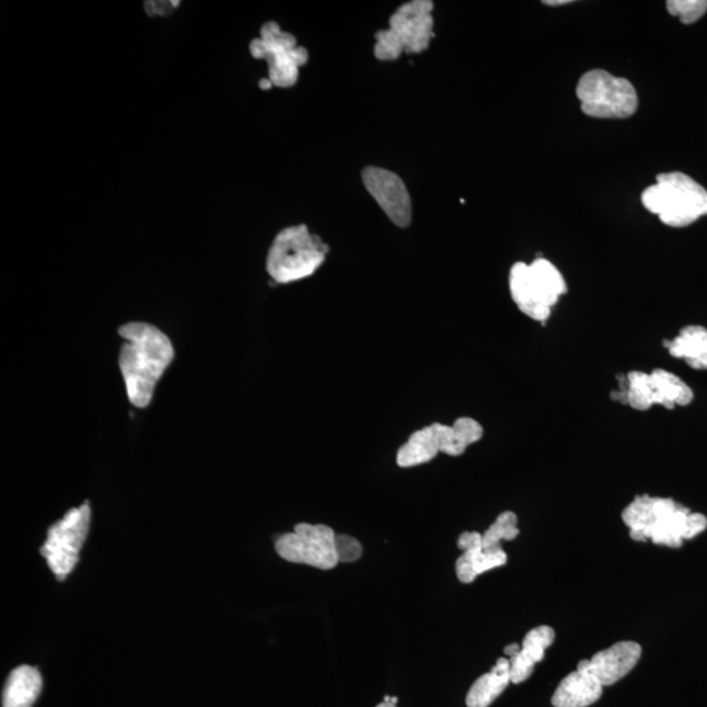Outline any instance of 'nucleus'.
Wrapping results in <instances>:
<instances>
[{
  "label": "nucleus",
  "mask_w": 707,
  "mask_h": 707,
  "mask_svg": "<svg viewBox=\"0 0 707 707\" xmlns=\"http://www.w3.org/2000/svg\"><path fill=\"white\" fill-rule=\"evenodd\" d=\"M118 334L125 341L118 364L127 399L135 408H147L156 385L175 359V347L167 334L147 323H127Z\"/></svg>",
  "instance_id": "obj_1"
},
{
  "label": "nucleus",
  "mask_w": 707,
  "mask_h": 707,
  "mask_svg": "<svg viewBox=\"0 0 707 707\" xmlns=\"http://www.w3.org/2000/svg\"><path fill=\"white\" fill-rule=\"evenodd\" d=\"M690 511L671 498L638 495L622 512V520L635 541H653L656 545L680 548L692 539L689 529Z\"/></svg>",
  "instance_id": "obj_2"
},
{
  "label": "nucleus",
  "mask_w": 707,
  "mask_h": 707,
  "mask_svg": "<svg viewBox=\"0 0 707 707\" xmlns=\"http://www.w3.org/2000/svg\"><path fill=\"white\" fill-rule=\"evenodd\" d=\"M642 203L666 226L687 227L707 214L704 186L681 172L662 173L642 194Z\"/></svg>",
  "instance_id": "obj_3"
},
{
  "label": "nucleus",
  "mask_w": 707,
  "mask_h": 707,
  "mask_svg": "<svg viewBox=\"0 0 707 707\" xmlns=\"http://www.w3.org/2000/svg\"><path fill=\"white\" fill-rule=\"evenodd\" d=\"M328 252V245L304 224L285 228L269 249L266 270L281 285L302 281L321 268Z\"/></svg>",
  "instance_id": "obj_4"
},
{
  "label": "nucleus",
  "mask_w": 707,
  "mask_h": 707,
  "mask_svg": "<svg viewBox=\"0 0 707 707\" xmlns=\"http://www.w3.org/2000/svg\"><path fill=\"white\" fill-rule=\"evenodd\" d=\"M577 96L582 112L594 118L624 120L632 117L638 108L633 84L604 70L584 74L578 83Z\"/></svg>",
  "instance_id": "obj_5"
},
{
  "label": "nucleus",
  "mask_w": 707,
  "mask_h": 707,
  "mask_svg": "<svg viewBox=\"0 0 707 707\" xmlns=\"http://www.w3.org/2000/svg\"><path fill=\"white\" fill-rule=\"evenodd\" d=\"M91 522L90 503L71 508L48 531V539L40 549L57 581L63 582L79 561L80 549L87 539Z\"/></svg>",
  "instance_id": "obj_6"
},
{
  "label": "nucleus",
  "mask_w": 707,
  "mask_h": 707,
  "mask_svg": "<svg viewBox=\"0 0 707 707\" xmlns=\"http://www.w3.org/2000/svg\"><path fill=\"white\" fill-rule=\"evenodd\" d=\"M249 48L254 58L268 62L269 80L275 87L294 86L300 67L308 62L307 50L296 45V38L283 32L274 21L261 28V37L253 40Z\"/></svg>",
  "instance_id": "obj_7"
},
{
  "label": "nucleus",
  "mask_w": 707,
  "mask_h": 707,
  "mask_svg": "<svg viewBox=\"0 0 707 707\" xmlns=\"http://www.w3.org/2000/svg\"><path fill=\"white\" fill-rule=\"evenodd\" d=\"M508 286L518 308L529 303H543L553 308L567 292L565 278L546 258H536L532 264L516 262L510 270Z\"/></svg>",
  "instance_id": "obj_8"
},
{
  "label": "nucleus",
  "mask_w": 707,
  "mask_h": 707,
  "mask_svg": "<svg viewBox=\"0 0 707 707\" xmlns=\"http://www.w3.org/2000/svg\"><path fill=\"white\" fill-rule=\"evenodd\" d=\"M336 536L324 524L300 523L294 531L279 537L275 550L283 560L330 570L338 565Z\"/></svg>",
  "instance_id": "obj_9"
},
{
  "label": "nucleus",
  "mask_w": 707,
  "mask_h": 707,
  "mask_svg": "<svg viewBox=\"0 0 707 707\" xmlns=\"http://www.w3.org/2000/svg\"><path fill=\"white\" fill-rule=\"evenodd\" d=\"M434 3L430 0H413L391 16L385 29L404 53L418 54L429 48L434 38Z\"/></svg>",
  "instance_id": "obj_10"
},
{
  "label": "nucleus",
  "mask_w": 707,
  "mask_h": 707,
  "mask_svg": "<svg viewBox=\"0 0 707 707\" xmlns=\"http://www.w3.org/2000/svg\"><path fill=\"white\" fill-rule=\"evenodd\" d=\"M362 180L391 222L400 228L408 227L412 222V200L401 177L384 168L367 167Z\"/></svg>",
  "instance_id": "obj_11"
},
{
  "label": "nucleus",
  "mask_w": 707,
  "mask_h": 707,
  "mask_svg": "<svg viewBox=\"0 0 707 707\" xmlns=\"http://www.w3.org/2000/svg\"><path fill=\"white\" fill-rule=\"evenodd\" d=\"M641 655L642 649L637 642L621 641L591 659L582 660L578 668L591 673L603 687H611L634 670Z\"/></svg>",
  "instance_id": "obj_12"
},
{
  "label": "nucleus",
  "mask_w": 707,
  "mask_h": 707,
  "mask_svg": "<svg viewBox=\"0 0 707 707\" xmlns=\"http://www.w3.org/2000/svg\"><path fill=\"white\" fill-rule=\"evenodd\" d=\"M457 545L464 552L456 561V574L461 583H473L478 575L506 565L507 554L502 546L485 549L481 533L464 532Z\"/></svg>",
  "instance_id": "obj_13"
},
{
  "label": "nucleus",
  "mask_w": 707,
  "mask_h": 707,
  "mask_svg": "<svg viewBox=\"0 0 707 707\" xmlns=\"http://www.w3.org/2000/svg\"><path fill=\"white\" fill-rule=\"evenodd\" d=\"M556 633L550 626L532 629L523 639L518 653L508 659L512 684H522L531 677L536 664L544 659L546 649L552 646Z\"/></svg>",
  "instance_id": "obj_14"
},
{
  "label": "nucleus",
  "mask_w": 707,
  "mask_h": 707,
  "mask_svg": "<svg viewBox=\"0 0 707 707\" xmlns=\"http://www.w3.org/2000/svg\"><path fill=\"white\" fill-rule=\"evenodd\" d=\"M603 685L591 673L571 672L558 685L552 697L554 707H588L600 700Z\"/></svg>",
  "instance_id": "obj_15"
},
{
  "label": "nucleus",
  "mask_w": 707,
  "mask_h": 707,
  "mask_svg": "<svg viewBox=\"0 0 707 707\" xmlns=\"http://www.w3.org/2000/svg\"><path fill=\"white\" fill-rule=\"evenodd\" d=\"M42 689V677L36 668L20 666L10 673L4 685L3 707H32Z\"/></svg>",
  "instance_id": "obj_16"
},
{
  "label": "nucleus",
  "mask_w": 707,
  "mask_h": 707,
  "mask_svg": "<svg viewBox=\"0 0 707 707\" xmlns=\"http://www.w3.org/2000/svg\"><path fill=\"white\" fill-rule=\"evenodd\" d=\"M510 683V662L506 658H499L490 672L474 681L467 694V706L489 707Z\"/></svg>",
  "instance_id": "obj_17"
},
{
  "label": "nucleus",
  "mask_w": 707,
  "mask_h": 707,
  "mask_svg": "<svg viewBox=\"0 0 707 707\" xmlns=\"http://www.w3.org/2000/svg\"><path fill=\"white\" fill-rule=\"evenodd\" d=\"M440 454L433 425L414 431L397 451L396 461L401 468H413L430 463Z\"/></svg>",
  "instance_id": "obj_18"
},
{
  "label": "nucleus",
  "mask_w": 707,
  "mask_h": 707,
  "mask_svg": "<svg viewBox=\"0 0 707 707\" xmlns=\"http://www.w3.org/2000/svg\"><path fill=\"white\" fill-rule=\"evenodd\" d=\"M654 381V405L673 409L675 406H688L694 400L693 389L672 372L656 368L651 372Z\"/></svg>",
  "instance_id": "obj_19"
},
{
  "label": "nucleus",
  "mask_w": 707,
  "mask_h": 707,
  "mask_svg": "<svg viewBox=\"0 0 707 707\" xmlns=\"http://www.w3.org/2000/svg\"><path fill=\"white\" fill-rule=\"evenodd\" d=\"M668 353L685 362L704 357L707 354V329L701 325H688L681 329L679 336L668 344Z\"/></svg>",
  "instance_id": "obj_20"
},
{
  "label": "nucleus",
  "mask_w": 707,
  "mask_h": 707,
  "mask_svg": "<svg viewBox=\"0 0 707 707\" xmlns=\"http://www.w3.org/2000/svg\"><path fill=\"white\" fill-rule=\"evenodd\" d=\"M518 516L515 512L506 511L498 516L497 520L482 533V544L484 548H494L501 546V541H512L519 536Z\"/></svg>",
  "instance_id": "obj_21"
},
{
  "label": "nucleus",
  "mask_w": 707,
  "mask_h": 707,
  "mask_svg": "<svg viewBox=\"0 0 707 707\" xmlns=\"http://www.w3.org/2000/svg\"><path fill=\"white\" fill-rule=\"evenodd\" d=\"M667 11L679 18L683 24H693L706 14V0H671L667 2Z\"/></svg>",
  "instance_id": "obj_22"
},
{
  "label": "nucleus",
  "mask_w": 707,
  "mask_h": 707,
  "mask_svg": "<svg viewBox=\"0 0 707 707\" xmlns=\"http://www.w3.org/2000/svg\"><path fill=\"white\" fill-rule=\"evenodd\" d=\"M433 429L438 442L440 454L448 456H461L468 450L460 439L455 434L452 425H444V423H433Z\"/></svg>",
  "instance_id": "obj_23"
},
{
  "label": "nucleus",
  "mask_w": 707,
  "mask_h": 707,
  "mask_svg": "<svg viewBox=\"0 0 707 707\" xmlns=\"http://www.w3.org/2000/svg\"><path fill=\"white\" fill-rule=\"evenodd\" d=\"M452 427H454L457 438L467 447L473 446V444L480 442L484 438V427L477 419L460 417L452 423Z\"/></svg>",
  "instance_id": "obj_24"
},
{
  "label": "nucleus",
  "mask_w": 707,
  "mask_h": 707,
  "mask_svg": "<svg viewBox=\"0 0 707 707\" xmlns=\"http://www.w3.org/2000/svg\"><path fill=\"white\" fill-rule=\"evenodd\" d=\"M336 552L338 563H351L362 557L363 548L355 537L349 535L336 536Z\"/></svg>",
  "instance_id": "obj_25"
},
{
  "label": "nucleus",
  "mask_w": 707,
  "mask_h": 707,
  "mask_svg": "<svg viewBox=\"0 0 707 707\" xmlns=\"http://www.w3.org/2000/svg\"><path fill=\"white\" fill-rule=\"evenodd\" d=\"M626 404L638 410V412H646L653 408V391H641V389L628 388L626 391Z\"/></svg>",
  "instance_id": "obj_26"
},
{
  "label": "nucleus",
  "mask_w": 707,
  "mask_h": 707,
  "mask_svg": "<svg viewBox=\"0 0 707 707\" xmlns=\"http://www.w3.org/2000/svg\"><path fill=\"white\" fill-rule=\"evenodd\" d=\"M519 311L537 323H545L552 316V307L543 303H529L527 306L519 308Z\"/></svg>",
  "instance_id": "obj_27"
},
{
  "label": "nucleus",
  "mask_w": 707,
  "mask_h": 707,
  "mask_svg": "<svg viewBox=\"0 0 707 707\" xmlns=\"http://www.w3.org/2000/svg\"><path fill=\"white\" fill-rule=\"evenodd\" d=\"M628 388L641 389V391H653L654 381L653 376L643 371H632L626 376Z\"/></svg>",
  "instance_id": "obj_28"
},
{
  "label": "nucleus",
  "mask_w": 707,
  "mask_h": 707,
  "mask_svg": "<svg viewBox=\"0 0 707 707\" xmlns=\"http://www.w3.org/2000/svg\"><path fill=\"white\" fill-rule=\"evenodd\" d=\"M145 4L148 14L165 16L171 14L173 6L176 7L179 2H146Z\"/></svg>",
  "instance_id": "obj_29"
},
{
  "label": "nucleus",
  "mask_w": 707,
  "mask_h": 707,
  "mask_svg": "<svg viewBox=\"0 0 707 707\" xmlns=\"http://www.w3.org/2000/svg\"><path fill=\"white\" fill-rule=\"evenodd\" d=\"M376 707H397V698L385 697L384 701Z\"/></svg>",
  "instance_id": "obj_30"
},
{
  "label": "nucleus",
  "mask_w": 707,
  "mask_h": 707,
  "mask_svg": "<svg viewBox=\"0 0 707 707\" xmlns=\"http://www.w3.org/2000/svg\"><path fill=\"white\" fill-rule=\"evenodd\" d=\"M520 649V646L518 643H512V645L507 646L505 649V654L508 656V658H511V656H514L516 653H518Z\"/></svg>",
  "instance_id": "obj_31"
},
{
  "label": "nucleus",
  "mask_w": 707,
  "mask_h": 707,
  "mask_svg": "<svg viewBox=\"0 0 707 707\" xmlns=\"http://www.w3.org/2000/svg\"><path fill=\"white\" fill-rule=\"evenodd\" d=\"M571 3V0H552V2H544L546 6H552V7H557V6H563V4H569Z\"/></svg>",
  "instance_id": "obj_32"
},
{
  "label": "nucleus",
  "mask_w": 707,
  "mask_h": 707,
  "mask_svg": "<svg viewBox=\"0 0 707 707\" xmlns=\"http://www.w3.org/2000/svg\"><path fill=\"white\" fill-rule=\"evenodd\" d=\"M273 84L270 82L269 79H262L260 82V87L261 90H270L272 88Z\"/></svg>",
  "instance_id": "obj_33"
}]
</instances>
